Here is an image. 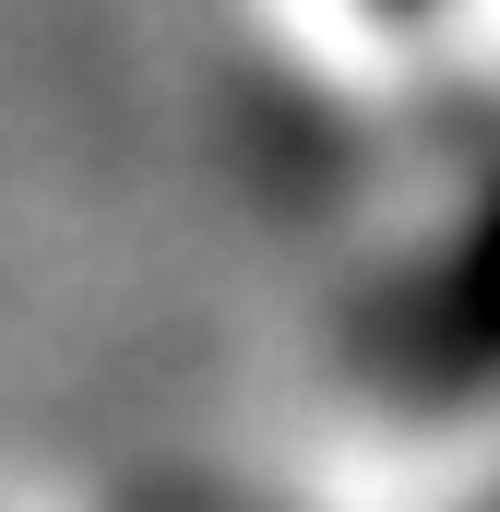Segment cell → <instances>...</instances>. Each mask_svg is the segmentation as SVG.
<instances>
[{
	"label": "cell",
	"instance_id": "cell-1",
	"mask_svg": "<svg viewBox=\"0 0 500 512\" xmlns=\"http://www.w3.org/2000/svg\"><path fill=\"white\" fill-rule=\"evenodd\" d=\"M381 346H393V370L417 393H489L500 382V191L417 262V286L393 298Z\"/></svg>",
	"mask_w": 500,
	"mask_h": 512
}]
</instances>
